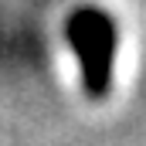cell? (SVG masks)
<instances>
[{
	"label": "cell",
	"mask_w": 146,
	"mask_h": 146,
	"mask_svg": "<svg viewBox=\"0 0 146 146\" xmlns=\"http://www.w3.org/2000/svg\"><path fill=\"white\" fill-rule=\"evenodd\" d=\"M68 41L82 61V82L92 99H106L112 85V58H115V24L106 10L82 7L68 21Z\"/></svg>",
	"instance_id": "1"
}]
</instances>
